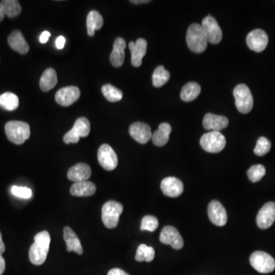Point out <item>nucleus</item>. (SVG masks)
<instances>
[{"label": "nucleus", "instance_id": "f257e3e1", "mask_svg": "<svg viewBox=\"0 0 275 275\" xmlns=\"http://www.w3.org/2000/svg\"><path fill=\"white\" fill-rule=\"evenodd\" d=\"M51 236L49 232L43 231L34 236V242L29 249V260L33 264L41 265L47 258L50 246Z\"/></svg>", "mask_w": 275, "mask_h": 275}, {"label": "nucleus", "instance_id": "f03ea898", "mask_svg": "<svg viewBox=\"0 0 275 275\" xmlns=\"http://www.w3.org/2000/svg\"><path fill=\"white\" fill-rule=\"evenodd\" d=\"M187 43L189 49L195 53H202L206 50L208 40L201 25L194 23L188 28Z\"/></svg>", "mask_w": 275, "mask_h": 275}, {"label": "nucleus", "instance_id": "7ed1b4c3", "mask_svg": "<svg viewBox=\"0 0 275 275\" xmlns=\"http://www.w3.org/2000/svg\"><path fill=\"white\" fill-rule=\"evenodd\" d=\"M6 134L9 140L16 145H22L31 135L30 126L22 121H10L5 125Z\"/></svg>", "mask_w": 275, "mask_h": 275}, {"label": "nucleus", "instance_id": "20e7f679", "mask_svg": "<svg viewBox=\"0 0 275 275\" xmlns=\"http://www.w3.org/2000/svg\"><path fill=\"white\" fill-rule=\"evenodd\" d=\"M123 212V206L119 202L110 200L102 208V220L108 228H116L119 223V216Z\"/></svg>", "mask_w": 275, "mask_h": 275}, {"label": "nucleus", "instance_id": "39448f33", "mask_svg": "<svg viewBox=\"0 0 275 275\" xmlns=\"http://www.w3.org/2000/svg\"><path fill=\"white\" fill-rule=\"evenodd\" d=\"M236 106L240 113L247 114L253 108L254 100L249 88L246 84H239L233 91Z\"/></svg>", "mask_w": 275, "mask_h": 275}, {"label": "nucleus", "instance_id": "423d86ee", "mask_svg": "<svg viewBox=\"0 0 275 275\" xmlns=\"http://www.w3.org/2000/svg\"><path fill=\"white\" fill-rule=\"evenodd\" d=\"M226 140L220 131H210L200 139V146L203 150L210 153H219L223 150Z\"/></svg>", "mask_w": 275, "mask_h": 275}, {"label": "nucleus", "instance_id": "0eeeda50", "mask_svg": "<svg viewBox=\"0 0 275 275\" xmlns=\"http://www.w3.org/2000/svg\"><path fill=\"white\" fill-rule=\"evenodd\" d=\"M250 264L257 271L261 273H270L275 268L273 257L261 251L255 252L251 255Z\"/></svg>", "mask_w": 275, "mask_h": 275}, {"label": "nucleus", "instance_id": "6e6552de", "mask_svg": "<svg viewBox=\"0 0 275 275\" xmlns=\"http://www.w3.org/2000/svg\"><path fill=\"white\" fill-rule=\"evenodd\" d=\"M99 163L103 169L113 170L118 165V157L111 146L103 144L100 146L97 154Z\"/></svg>", "mask_w": 275, "mask_h": 275}, {"label": "nucleus", "instance_id": "1a4fd4ad", "mask_svg": "<svg viewBox=\"0 0 275 275\" xmlns=\"http://www.w3.org/2000/svg\"><path fill=\"white\" fill-rule=\"evenodd\" d=\"M160 241L164 245H169L173 249H181L184 246V239L177 228L171 225H166L161 230Z\"/></svg>", "mask_w": 275, "mask_h": 275}, {"label": "nucleus", "instance_id": "9d476101", "mask_svg": "<svg viewBox=\"0 0 275 275\" xmlns=\"http://www.w3.org/2000/svg\"><path fill=\"white\" fill-rule=\"evenodd\" d=\"M202 27L206 33V38L211 44H218L222 38V31L216 19L208 16L203 19Z\"/></svg>", "mask_w": 275, "mask_h": 275}, {"label": "nucleus", "instance_id": "9b49d317", "mask_svg": "<svg viewBox=\"0 0 275 275\" xmlns=\"http://www.w3.org/2000/svg\"><path fill=\"white\" fill-rule=\"evenodd\" d=\"M248 47L255 52H261L268 44V36L262 29H255L251 31L246 38Z\"/></svg>", "mask_w": 275, "mask_h": 275}, {"label": "nucleus", "instance_id": "f8f14e48", "mask_svg": "<svg viewBox=\"0 0 275 275\" xmlns=\"http://www.w3.org/2000/svg\"><path fill=\"white\" fill-rule=\"evenodd\" d=\"M275 221V203L269 202L261 207L257 215V225L261 230L270 228Z\"/></svg>", "mask_w": 275, "mask_h": 275}, {"label": "nucleus", "instance_id": "ddd939ff", "mask_svg": "<svg viewBox=\"0 0 275 275\" xmlns=\"http://www.w3.org/2000/svg\"><path fill=\"white\" fill-rule=\"evenodd\" d=\"M80 97V91L78 87L74 86L61 88L55 95V100L59 105L69 107L77 101Z\"/></svg>", "mask_w": 275, "mask_h": 275}, {"label": "nucleus", "instance_id": "4468645a", "mask_svg": "<svg viewBox=\"0 0 275 275\" xmlns=\"http://www.w3.org/2000/svg\"><path fill=\"white\" fill-rule=\"evenodd\" d=\"M208 216L212 223L217 226H224L228 220L226 210L217 200H213L209 204Z\"/></svg>", "mask_w": 275, "mask_h": 275}, {"label": "nucleus", "instance_id": "2eb2a0df", "mask_svg": "<svg viewBox=\"0 0 275 275\" xmlns=\"http://www.w3.org/2000/svg\"><path fill=\"white\" fill-rule=\"evenodd\" d=\"M129 134L133 140L140 144H146L152 138L151 127L144 122H137L131 124L129 127Z\"/></svg>", "mask_w": 275, "mask_h": 275}, {"label": "nucleus", "instance_id": "dca6fc26", "mask_svg": "<svg viewBox=\"0 0 275 275\" xmlns=\"http://www.w3.org/2000/svg\"><path fill=\"white\" fill-rule=\"evenodd\" d=\"M161 189L164 195L169 197H177L184 192V185L180 179L168 177L163 179Z\"/></svg>", "mask_w": 275, "mask_h": 275}, {"label": "nucleus", "instance_id": "f3484780", "mask_svg": "<svg viewBox=\"0 0 275 275\" xmlns=\"http://www.w3.org/2000/svg\"><path fill=\"white\" fill-rule=\"evenodd\" d=\"M148 43L144 38H139L135 42L131 41L128 44L131 55V64L139 67L143 64V58L147 52Z\"/></svg>", "mask_w": 275, "mask_h": 275}, {"label": "nucleus", "instance_id": "a211bd4d", "mask_svg": "<svg viewBox=\"0 0 275 275\" xmlns=\"http://www.w3.org/2000/svg\"><path fill=\"white\" fill-rule=\"evenodd\" d=\"M92 170L88 164L84 163H79L69 169L67 172V177L69 180L77 182L86 181L90 177Z\"/></svg>", "mask_w": 275, "mask_h": 275}, {"label": "nucleus", "instance_id": "6ab92c4d", "mask_svg": "<svg viewBox=\"0 0 275 275\" xmlns=\"http://www.w3.org/2000/svg\"><path fill=\"white\" fill-rule=\"evenodd\" d=\"M203 125L206 130L220 131L228 126V119L225 116L207 113L203 119Z\"/></svg>", "mask_w": 275, "mask_h": 275}, {"label": "nucleus", "instance_id": "aec40b11", "mask_svg": "<svg viewBox=\"0 0 275 275\" xmlns=\"http://www.w3.org/2000/svg\"><path fill=\"white\" fill-rule=\"evenodd\" d=\"M64 239L67 245V252H74L80 255L83 254V246L72 228L68 226L64 228Z\"/></svg>", "mask_w": 275, "mask_h": 275}, {"label": "nucleus", "instance_id": "412c9836", "mask_svg": "<svg viewBox=\"0 0 275 275\" xmlns=\"http://www.w3.org/2000/svg\"><path fill=\"white\" fill-rule=\"evenodd\" d=\"M8 43L10 48L21 55H25L29 51V46L23 34L19 30H15L8 37Z\"/></svg>", "mask_w": 275, "mask_h": 275}, {"label": "nucleus", "instance_id": "4be33fe9", "mask_svg": "<svg viewBox=\"0 0 275 275\" xmlns=\"http://www.w3.org/2000/svg\"><path fill=\"white\" fill-rule=\"evenodd\" d=\"M126 42L122 38H117L113 44V52L110 55V60L115 67H119L125 61V49Z\"/></svg>", "mask_w": 275, "mask_h": 275}, {"label": "nucleus", "instance_id": "5701e85b", "mask_svg": "<svg viewBox=\"0 0 275 275\" xmlns=\"http://www.w3.org/2000/svg\"><path fill=\"white\" fill-rule=\"evenodd\" d=\"M97 191L96 185L93 182L81 181L74 183L71 188V194L74 197H90Z\"/></svg>", "mask_w": 275, "mask_h": 275}, {"label": "nucleus", "instance_id": "b1692460", "mask_svg": "<svg viewBox=\"0 0 275 275\" xmlns=\"http://www.w3.org/2000/svg\"><path fill=\"white\" fill-rule=\"evenodd\" d=\"M171 132V126L167 122L161 123L152 134V142L156 146H164L167 144L169 140V136Z\"/></svg>", "mask_w": 275, "mask_h": 275}, {"label": "nucleus", "instance_id": "393cba45", "mask_svg": "<svg viewBox=\"0 0 275 275\" xmlns=\"http://www.w3.org/2000/svg\"><path fill=\"white\" fill-rule=\"evenodd\" d=\"M58 83L56 71L53 68L46 69L40 79V88L44 92L53 89Z\"/></svg>", "mask_w": 275, "mask_h": 275}, {"label": "nucleus", "instance_id": "a878e982", "mask_svg": "<svg viewBox=\"0 0 275 275\" xmlns=\"http://www.w3.org/2000/svg\"><path fill=\"white\" fill-rule=\"evenodd\" d=\"M103 25V19L99 12L92 10L86 18V27L89 36H94L96 30H100Z\"/></svg>", "mask_w": 275, "mask_h": 275}, {"label": "nucleus", "instance_id": "bb28decb", "mask_svg": "<svg viewBox=\"0 0 275 275\" xmlns=\"http://www.w3.org/2000/svg\"><path fill=\"white\" fill-rule=\"evenodd\" d=\"M200 92H201V88L198 83L190 82L182 88L180 97L184 101H193L199 97Z\"/></svg>", "mask_w": 275, "mask_h": 275}, {"label": "nucleus", "instance_id": "cd10ccee", "mask_svg": "<svg viewBox=\"0 0 275 275\" xmlns=\"http://www.w3.org/2000/svg\"><path fill=\"white\" fill-rule=\"evenodd\" d=\"M19 105V97L13 93L7 92L0 95V107L8 110L13 111Z\"/></svg>", "mask_w": 275, "mask_h": 275}, {"label": "nucleus", "instance_id": "c85d7f7f", "mask_svg": "<svg viewBox=\"0 0 275 275\" xmlns=\"http://www.w3.org/2000/svg\"><path fill=\"white\" fill-rule=\"evenodd\" d=\"M170 77V73L166 71L163 66H158L155 69L152 75L153 86L157 88L161 87L168 81Z\"/></svg>", "mask_w": 275, "mask_h": 275}, {"label": "nucleus", "instance_id": "c756f323", "mask_svg": "<svg viewBox=\"0 0 275 275\" xmlns=\"http://www.w3.org/2000/svg\"><path fill=\"white\" fill-rule=\"evenodd\" d=\"M155 252L153 248L145 244H142L138 248L135 260L140 262H142V261L151 262L155 258Z\"/></svg>", "mask_w": 275, "mask_h": 275}, {"label": "nucleus", "instance_id": "7c9ffc66", "mask_svg": "<svg viewBox=\"0 0 275 275\" xmlns=\"http://www.w3.org/2000/svg\"><path fill=\"white\" fill-rule=\"evenodd\" d=\"M71 129L79 138L86 137L90 131V123L86 118H78Z\"/></svg>", "mask_w": 275, "mask_h": 275}, {"label": "nucleus", "instance_id": "2f4dec72", "mask_svg": "<svg viewBox=\"0 0 275 275\" xmlns=\"http://www.w3.org/2000/svg\"><path fill=\"white\" fill-rule=\"evenodd\" d=\"M102 93L106 99L112 103L120 101L123 97L122 91L111 84L104 85L102 87Z\"/></svg>", "mask_w": 275, "mask_h": 275}, {"label": "nucleus", "instance_id": "473e14b6", "mask_svg": "<svg viewBox=\"0 0 275 275\" xmlns=\"http://www.w3.org/2000/svg\"><path fill=\"white\" fill-rule=\"evenodd\" d=\"M3 7L6 16L9 18H15L19 16L22 12V7L19 1L16 0H4L2 1Z\"/></svg>", "mask_w": 275, "mask_h": 275}, {"label": "nucleus", "instance_id": "72a5a7b5", "mask_svg": "<svg viewBox=\"0 0 275 275\" xmlns=\"http://www.w3.org/2000/svg\"><path fill=\"white\" fill-rule=\"evenodd\" d=\"M265 167L262 164H255L252 166L248 170L247 174L249 180L255 183L258 182L265 175Z\"/></svg>", "mask_w": 275, "mask_h": 275}, {"label": "nucleus", "instance_id": "f704fd0d", "mask_svg": "<svg viewBox=\"0 0 275 275\" xmlns=\"http://www.w3.org/2000/svg\"><path fill=\"white\" fill-rule=\"evenodd\" d=\"M270 148H271V144L270 141L265 137H260L257 142L254 152L258 156H264L270 152Z\"/></svg>", "mask_w": 275, "mask_h": 275}, {"label": "nucleus", "instance_id": "c9c22d12", "mask_svg": "<svg viewBox=\"0 0 275 275\" xmlns=\"http://www.w3.org/2000/svg\"><path fill=\"white\" fill-rule=\"evenodd\" d=\"M158 227V220L155 216H144L142 221L141 230L144 231L154 232Z\"/></svg>", "mask_w": 275, "mask_h": 275}, {"label": "nucleus", "instance_id": "e433bc0d", "mask_svg": "<svg viewBox=\"0 0 275 275\" xmlns=\"http://www.w3.org/2000/svg\"><path fill=\"white\" fill-rule=\"evenodd\" d=\"M12 194L19 198L29 199L32 196V191L25 187L13 186L11 189Z\"/></svg>", "mask_w": 275, "mask_h": 275}, {"label": "nucleus", "instance_id": "4c0bfd02", "mask_svg": "<svg viewBox=\"0 0 275 275\" xmlns=\"http://www.w3.org/2000/svg\"><path fill=\"white\" fill-rule=\"evenodd\" d=\"M65 41L66 39L64 36L58 37V38L56 39V41H55V45H56L57 49H60V50L64 49V44H65Z\"/></svg>", "mask_w": 275, "mask_h": 275}, {"label": "nucleus", "instance_id": "58836bf2", "mask_svg": "<svg viewBox=\"0 0 275 275\" xmlns=\"http://www.w3.org/2000/svg\"><path fill=\"white\" fill-rule=\"evenodd\" d=\"M107 275H129L126 272L124 271L123 270L120 268H113L112 270H110L108 272V274Z\"/></svg>", "mask_w": 275, "mask_h": 275}, {"label": "nucleus", "instance_id": "ea45409f", "mask_svg": "<svg viewBox=\"0 0 275 275\" xmlns=\"http://www.w3.org/2000/svg\"><path fill=\"white\" fill-rule=\"evenodd\" d=\"M50 36L51 33L49 31H44L41 34V36H40V42L42 43V44H45L49 41V38H50Z\"/></svg>", "mask_w": 275, "mask_h": 275}, {"label": "nucleus", "instance_id": "a19ab883", "mask_svg": "<svg viewBox=\"0 0 275 275\" xmlns=\"http://www.w3.org/2000/svg\"><path fill=\"white\" fill-rule=\"evenodd\" d=\"M6 269V261L4 257L0 254V275H2L5 271Z\"/></svg>", "mask_w": 275, "mask_h": 275}, {"label": "nucleus", "instance_id": "79ce46f5", "mask_svg": "<svg viewBox=\"0 0 275 275\" xmlns=\"http://www.w3.org/2000/svg\"><path fill=\"white\" fill-rule=\"evenodd\" d=\"M5 250V244H4V241H3L2 234L0 233V254L2 255L3 253H4Z\"/></svg>", "mask_w": 275, "mask_h": 275}, {"label": "nucleus", "instance_id": "37998d69", "mask_svg": "<svg viewBox=\"0 0 275 275\" xmlns=\"http://www.w3.org/2000/svg\"><path fill=\"white\" fill-rule=\"evenodd\" d=\"M5 16L6 14L5 12H4V7H3L2 3L0 2V22L4 20Z\"/></svg>", "mask_w": 275, "mask_h": 275}, {"label": "nucleus", "instance_id": "c03bdc74", "mask_svg": "<svg viewBox=\"0 0 275 275\" xmlns=\"http://www.w3.org/2000/svg\"><path fill=\"white\" fill-rule=\"evenodd\" d=\"M130 2L134 4H149L151 3L150 0H134V1H130Z\"/></svg>", "mask_w": 275, "mask_h": 275}]
</instances>
